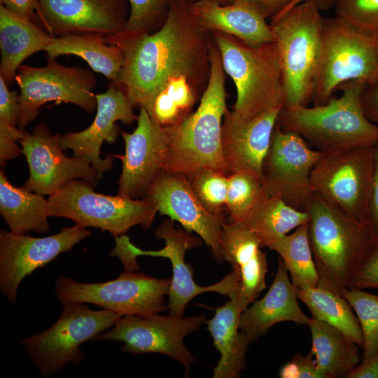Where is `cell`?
Masks as SVG:
<instances>
[{
	"instance_id": "21",
	"label": "cell",
	"mask_w": 378,
	"mask_h": 378,
	"mask_svg": "<svg viewBox=\"0 0 378 378\" xmlns=\"http://www.w3.org/2000/svg\"><path fill=\"white\" fill-rule=\"evenodd\" d=\"M95 97L97 113L92 124L80 132L62 134L60 146L63 150L69 148L74 156L88 162L102 178L113 164L111 157L100 158L102 144L116 141L119 132L117 121L130 125L136 120L137 116L126 95L112 83L106 92L96 94Z\"/></svg>"
},
{
	"instance_id": "34",
	"label": "cell",
	"mask_w": 378,
	"mask_h": 378,
	"mask_svg": "<svg viewBox=\"0 0 378 378\" xmlns=\"http://www.w3.org/2000/svg\"><path fill=\"white\" fill-rule=\"evenodd\" d=\"M198 84L188 78L169 82L153 101L148 112L152 120L165 128L180 124L190 114L196 102Z\"/></svg>"
},
{
	"instance_id": "50",
	"label": "cell",
	"mask_w": 378,
	"mask_h": 378,
	"mask_svg": "<svg viewBox=\"0 0 378 378\" xmlns=\"http://www.w3.org/2000/svg\"><path fill=\"white\" fill-rule=\"evenodd\" d=\"M192 1H194V0H192ZM217 1H220L221 4H227L232 2L234 0H217Z\"/></svg>"
},
{
	"instance_id": "27",
	"label": "cell",
	"mask_w": 378,
	"mask_h": 378,
	"mask_svg": "<svg viewBox=\"0 0 378 378\" xmlns=\"http://www.w3.org/2000/svg\"><path fill=\"white\" fill-rule=\"evenodd\" d=\"M52 37L32 20L0 4V76L8 87L22 63L34 53L44 50Z\"/></svg>"
},
{
	"instance_id": "2",
	"label": "cell",
	"mask_w": 378,
	"mask_h": 378,
	"mask_svg": "<svg viewBox=\"0 0 378 378\" xmlns=\"http://www.w3.org/2000/svg\"><path fill=\"white\" fill-rule=\"evenodd\" d=\"M318 286L339 293L349 283L378 239L370 225L313 193L305 208Z\"/></svg>"
},
{
	"instance_id": "3",
	"label": "cell",
	"mask_w": 378,
	"mask_h": 378,
	"mask_svg": "<svg viewBox=\"0 0 378 378\" xmlns=\"http://www.w3.org/2000/svg\"><path fill=\"white\" fill-rule=\"evenodd\" d=\"M209 76L196 111L180 124L167 128L169 144L164 171L188 174L209 167L229 175L221 146L226 108L225 71L215 43L209 50Z\"/></svg>"
},
{
	"instance_id": "8",
	"label": "cell",
	"mask_w": 378,
	"mask_h": 378,
	"mask_svg": "<svg viewBox=\"0 0 378 378\" xmlns=\"http://www.w3.org/2000/svg\"><path fill=\"white\" fill-rule=\"evenodd\" d=\"M155 235L164 241L162 248L145 251L134 246L126 234L115 237V245L110 254L117 256L126 271L139 270L136 258L140 255L168 258L172 266V277L168 293L169 314L183 316L188 303L198 295L216 292L229 298L237 294L239 288V278L232 270L216 284L202 286L196 284L191 267L185 261L187 250L200 246L202 241L185 229L176 227L172 219L164 220L155 229Z\"/></svg>"
},
{
	"instance_id": "32",
	"label": "cell",
	"mask_w": 378,
	"mask_h": 378,
	"mask_svg": "<svg viewBox=\"0 0 378 378\" xmlns=\"http://www.w3.org/2000/svg\"><path fill=\"white\" fill-rule=\"evenodd\" d=\"M296 293L298 300L309 308L312 318L333 326L363 348V334L358 318L340 293L319 286L296 288Z\"/></svg>"
},
{
	"instance_id": "10",
	"label": "cell",
	"mask_w": 378,
	"mask_h": 378,
	"mask_svg": "<svg viewBox=\"0 0 378 378\" xmlns=\"http://www.w3.org/2000/svg\"><path fill=\"white\" fill-rule=\"evenodd\" d=\"M378 78V40L357 33L334 18H323L321 53L312 103L328 102L343 83L368 85Z\"/></svg>"
},
{
	"instance_id": "6",
	"label": "cell",
	"mask_w": 378,
	"mask_h": 378,
	"mask_svg": "<svg viewBox=\"0 0 378 378\" xmlns=\"http://www.w3.org/2000/svg\"><path fill=\"white\" fill-rule=\"evenodd\" d=\"M270 24L276 44L284 106L312 102L321 53L323 18L310 1L277 13Z\"/></svg>"
},
{
	"instance_id": "46",
	"label": "cell",
	"mask_w": 378,
	"mask_h": 378,
	"mask_svg": "<svg viewBox=\"0 0 378 378\" xmlns=\"http://www.w3.org/2000/svg\"><path fill=\"white\" fill-rule=\"evenodd\" d=\"M0 3L10 12L32 21L38 8V0H0Z\"/></svg>"
},
{
	"instance_id": "4",
	"label": "cell",
	"mask_w": 378,
	"mask_h": 378,
	"mask_svg": "<svg viewBox=\"0 0 378 378\" xmlns=\"http://www.w3.org/2000/svg\"><path fill=\"white\" fill-rule=\"evenodd\" d=\"M367 85L360 80L348 81L339 87L340 97H332L324 104L283 107L277 123L322 152L374 146L378 143V125L366 118L361 104Z\"/></svg>"
},
{
	"instance_id": "26",
	"label": "cell",
	"mask_w": 378,
	"mask_h": 378,
	"mask_svg": "<svg viewBox=\"0 0 378 378\" xmlns=\"http://www.w3.org/2000/svg\"><path fill=\"white\" fill-rule=\"evenodd\" d=\"M223 305L214 308V317L206 321L214 344L220 354L214 368V378H238L246 369V355L251 343L239 328V320L245 307L235 296Z\"/></svg>"
},
{
	"instance_id": "23",
	"label": "cell",
	"mask_w": 378,
	"mask_h": 378,
	"mask_svg": "<svg viewBox=\"0 0 378 378\" xmlns=\"http://www.w3.org/2000/svg\"><path fill=\"white\" fill-rule=\"evenodd\" d=\"M191 8L198 23L209 32H221L251 46L274 41L267 15L248 0L223 4L217 0L192 1Z\"/></svg>"
},
{
	"instance_id": "19",
	"label": "cell",
	"mask_w": 378,
	"mask_h": 378,
	"mask_svg": "<svg viewBox=\"0 0 378 378\" xmlns=\"http://www.w3.org/2000/svg\"><path fill=\"white\" fill-rule=\"evenodd\" d=\"M132 133L120 130L125 141L118 194L136 200L146 197L152 183L164 171L169 144L168 129L155 123L141 107Z\"/></svg>"
},
{
	"instance_id": "30",
	"label": "cell",
	"mask_w": 378,
	"mask_h": 378,
	"mask_svg": "<svg viewBox=\"0 0 378 378\" xmlns=\"http://www.w3.org/2000/svg\"><path fill=\"white\" fill-rule=\"evenodd\" d=\"M99 34L64 35L52 37L44 51L56 58L60 55H77L84 59L92 70L116 83L124 62L122 49L105 42Z\"/></svg>"
},
{
	"instance_id": "45",
	"label": "cell",
	"mask_w": 378,
	"mask_h": 378,
	"mask_svg": "<svg viewBox=\"0 0 378 378\" xmlns=\"http://www.w3.org/2000/svg\"><path fill=\"white\" fill-rule=\"evenodd\" d=\"M361 104L366 118L378 125V78L366 86L361 96Z\"/></svg>"
},
{
	"instance_id": "44",
	"label": "cell",
	"mask_w": 378,
	"mask_h": 378,
	"mask_svg": "<svg viewBox=\"0 0 378 378\" xmlns=\"http://www.w3.org/2000/svg\"><path fill=\"white\" fill-rule=\"evenodd\" d=\"M368 214L370 224L378 239V143L374 146V169Z\"/></svg>"
},
{
	"instance_id": "40",
	"label": "cell",
	"mask_w": 378,
	"mask_h": 378,
	"mask_svg": "<svg viewBox=\"0 0 378 378\" xmlns=\"http://www.w3.org/2000/svg\"><path fill=\"white\" fill-rule=\"evenodd\" d=\"M279 376L281 378H324L310 352L305 356L295 354L290 362L281 368Z\"/></svg>"
},
{
	"instance_id": "13",
	"label": "cell",
	"mask_w": 378,
	"mask_h": 378,
	"mask_svg": "<svg viewBox=\"0 0 378 378\" xmlns=\"http://www.w3.org/2000/svg\"><path fill=\"white\" fill-rule=\"evenodd\" d=\"M43 67L21 65L15 80L20 89V111L18 127L24 130L47 102L74 104L87 112L97 108L93 90L97 79L93 72L80 66H65L46 55Z\"/></svg>"
},
{
	"instance_id": "48",
	"label": "cell",
	"mask_w": 378,
	"mask_h": 378,
	"mask_svg": "<svg viewBox=\"0 0 378 378\" xmlns=\"http://www.w3.org/2000/svg\"><path fill=\"white\" fill-rule=\"evenodd\" d=\"M258 6L269 17L284 9L293 0H248Z\"/></svg>"
},
{
	"instance_id": "31",
	"label": "cell",
	"mask_w": 378,
	"mask_h": 378,
	"mask_svg": "<svg viewBox=\"0 0 378 378\" xmlns=\"http://www.w3.org/2000/svg\"><path fill=\"white\" fill-rule=\"evenodd\" d=\"M307 211L299 210L286 203L278 196L261 198L239 223L259 238L262 246L267 245L309 220Z\"/></svg>"
},
{
	"instance_id": "1",
	"label": "cell",
	"mask_w": 378,
	"mask_h": 378,
	"mask_svg": "<svg viewBox=\"0 0 378 378\" xmlns=\"http://www.w3.org/2000/svg\"><path fill=\"white\" fill-rule=\"evenodd\" d=\"M192 0H172L166 20L153 33L128 31L106 36L120 47L124 62L116 83L133 107L150 111L170 81L188 78L201 83L209 76V34L195 19Z\"/></svg>"
},
{
	"instance_id": "37",
	"label": "cell",
	"mask_w": 378,
	"mask_h": 378,
	"mask_svg": "<svg viewBox=\"0 0 378 378\" xmlns=\"http://www.w3.org/2000/svg\"><path fill=\"white\" fill-rule=\"evenodd\" d=\"M186 175L203 206L210 213L227 220L228 175L209 167L200 168Z\"/></svg>"
},
{
	"instance_id": "18",
	"label": "cell",
	"mask_w": 378,
	"mask_h": 378,
	"mask_svg": "<svg viewBox=\"0 0 378 378\" xmlns=\"http://www.w3.org/2000/svg\"><path fill=\"white\" fill-rule=\"evenodd\" d=\"M128 0H38L37 16L54 37L99 34L105 37L126 29Z\"/></svg>"
},
{
	"instance_id": "22",
	"label": "cell",
	"mask_w": 378,
	"mask_h": 378,
	"mask_svg": "<svg viewBox=\"0 0 378 378\" xmlns=\"http://www.w3.org/2000/svg\"><path fill=\"white\" fill-rule=\"evenodd\" d=\"M281 109L270 111L251 120L237 118L226 110L221 146L229 174L247 173L262 181V163Z\"/></svg>"
},
{
	"instance_id": "38",
	"label": "cell",
	"mask_w": 378,
	"mask_h": 378,
	"mask_svg": "<svg viewBox=\"0 0 378 378\" xmlns=\"http://www.w3.org/2000/svg\"><path fill=\"white\" fill-rule=\"evenodd\" d=\"M333 6L340 23L378 40V0H334Z\"/></svg>"
},
{
	"instance_id": "49",
	"label": "cell",
	"mask_w": 378,
	"mask_h": 378,
	"mask_svg": "<svg viewBox=\"0 0 378 378\" xmlns=\"http://www.w3.org/2000/svg\"><path fill=\"white\" fill-rule=\"evenodd\" d=\"M307 1L314 2L317 5L320 10H326L330 8L332 6H333L334 0H293L284 9H283L278 13L285 12L290 9L293 6L302 2Z\"/></svg>"
},
{
	"instance_id": "9",
	"label": "cell",
	"mask_w": 378,
	"mask_h": 378,
	"mask_svg": "<svg viewBox=\"0 0 378 378\" xmlns=\"http://www.w3.org/2000/svg\"><path fill=\"white\" fill-rule=\"evenodd\" d=\"M122 317L104 309L92 310L83 303L64 304L54 324L21 339L20 344L40 374L50 377L69 363L78 365L85 357L80 346L114 326Z\"/></svg>"
},
{
	"instance_id": "7",
	"label": "cell",
	"mask_w": 378,
	"mask_h": 378,
	"mask_svg": "<svg viewBox=\"0 0 378 378\" xmlns=\"http://www.w3.org/2000/svg\"><path fill=\"white\" fill-rule=\"evenodd\" d=\"M84 179H72L48 197L49 216L71 219L85 227L108 231L114 237L133 226L149 228L158 212L152 201L97 193Z\"/></svg>"
},
{
	"instance_id": "17",
	"label": "cell",
	"mask_w": 378,
	"mask_h": 378,
	"mask_svg": "<svg viewBox=\"0 0 378 378\" xmlns=\"http://www.w3.org/2000/svg\"><path fill=\"white\" fill-rule=\"evenodd\" d=\"M61 135L52 134L44 123L38 125L31 133L24 131L18 142L28 163L29 176L22 187L50 196L68 181L78 178L97 186L101 178L88 162L62 153Z\"/></svg>"
},
{
	"instance_id": "39",
	"label": "cell",
	"mask_w": 378,
	"mask_h": 378,
	"mask_svg": "<svg viewBox=\"0 0 378 378\" xmlns=\"http://www.w3.org/2000/svg\"><path fill=\"white\" fill-rule=\"evenodd\" d=\"M172 0H128L126 31L153 33L164 24Z\"/></svg>"
},
{
	"instance_id": "35",
	"label": "cell",
	"mask_w": 378,
	"mask_h": 378,
	"mask_svg": "<svg viewBox=\"0 0 378 378\" xmlns=\"http://www.w3.org/2000/svg\"><path fill=\"white\" fill-rule=\"evenodd\" d=\"M351 306L359 322L363 339L362 361L378 353V295L352 286L340 292Z\"/></svg>"
},
{
	"instance_id": "28",
	"label": "cell",
	"mask_w": 378,
	"mask_h": 378,
	"mask_svg": "<svg viewBox=\"0 0 378 378\" xmlns=\"http://www.w3.org/2000/svg\"><path fill=\"white\" fill-rule=\"evenodd\" d=\"M43 196L12 185L0 170V214L12 233L48 232L49 202Z\"/></svg>"
},
{
	"instance_id": "16",
	"label": "cell",
	"mask_w": 378,
	"mask_h": 378,
	"mask_svg": "<svg viewBox=\"0 0 378 378\" xmlns=\"http://www.w3.org/2000/svg\"><path fill=\"white\" fill-rule=\"evenodd\" d=\"M90 230L80 224L63 227L59 232L47 237H34L0 231V289L12 304H16L17 293L24 278L36 270L69 251L89 237Z\"/></svg>"
},
{
	"instance_id": "29",
	"label": "cell",
	"mask_w": 378,
	"mask_h": 378,
	"mask_svg": "<svg viewBox=\"0 0 378 378\" xmlns=\"http://www.w3.org/2000/svg\"><path fill=\"white\" fill-rule=\"evenodd\" d=\"M310 353L324 378H347L360 363L359 346L333 326L311 317Z\"/></svg>"
},
{
	"instance_id": "20",
	"label": "cell",
	"mask_w": 378,
	"mask_h": 378,
	"mask_svg": "<svg viewBox=\"0 0 378 378\" xmlns=\"http://www.w3.org/2000/svg\"><path fill=\"white\" fill-rule=\"evenodd\" d=\"M161 216L195 232L211 248L218 262L223 260L220 233L226 220L210 213L194 192L186 174L163 171L152 183L146 197Z\"/></svg>"
},
{
	"instance_id": "33",
	"label": "cell",
	"mask_w": 378,
	"mask_h": 378,
	"mask_svg": "<svg viewBox=\"0 0 378 378\" xmlns=\"http://www.w3.org/2000/svg\"><path fill=\"white\" fill-rule=\"evenodd\" d=\"M307 223L267 245L281 258L296 288L318 286L319 276L310 246Z\"/></svg>"
},
{
	"instance_id": "42",
	"label": "cell",
	"mask_w": 378,
	"mask_h": 378,
	"mask_svg": "<svg viewBox=\"0 0 378 378\" xmlns=\"http://www.w3.org/2000/svg\"><path fill=\"white\" fill-rule=\"evenodd\" d=\"M24 130L13 127L3 120H0V164L5 165L8 160L20 156L22 153L17 141L23 136Z\"/></svg>"
},
{
	"instance_id": "12",
	"label": "cell",
	"mask_w": 378,
	"mask_h": 378,
	"mask_svg": "<svg viewBox=\"0 0 378 378\" xmlns=\"http://www.w3.org/2000/svg\"><path fill=\"white\" fill-rule=\"evenodd\" d=\"M374 146L325 152L311 176L313 193L356 220L368 223Z\"/></svg>"
},
{
	"instance_id": "11",
	"label": "cell",
	"mask_w": 378,
	"mask_h": 378,
	"mask_svg": "<svg viewBox=\"0 0 378 378\" xmlns=\"http://www.w3.org/2000/svg\"><path fill=\"white\" fill-rule=\"evenodd\" d=\"M171 279L125 271L118 278L100 283H80L64 276L55 281L59 301L90 303L122 316H148L164 312Z\"/></svg>"
},
{
	"instance_id": "5",
	"label": "cell",
	"mask_w": 378,
	"mask_h": 378,
	"mask_svg": "<svg viewBox=\"0 0 378 378\" xmlns=\"http://www.w3.org/2000/svg\"><path fill=\"white\" fill-rule=\"evenodd\" d=\"M211 34L220 53L224 71L236 86L232 113L248 120L281 109L284 92L275 41L251 46L221 32Z\"/></svg>"
},
{
	"instance_id": "36",
	"label": "cell",
	"mask_w": 378,
	"mask_h": 378,
	"mask_svg": "<svg viewBox=\"0 0 378 378\" xmlns=\"http://www.w3.org/2000/svg\"><path fill=\"white\" fill-rule=\"evenodd\" d=\"M267 195L262 181L257 177L243 172L229 174L227 221L241 223L257 202Z\"/></svg>"
},
{
	"instance_id": "41",
	"label": "cell",
	"mask_w": 378,
	"mask_h": 378,
	"mask_svg": "<svg viewBox=\"0 0 378 378\" xmlns=\"http://www.w3.org/2000/svg\"><path fill=\"white\" fill-rule=\"evenodd\" d=\"M349 286L378 288V241L352 277Z\"/></svg>"
},
{
	"instance_id": "24",
	"label": "cell",
	"mask_w": 378,
	"mask_h": 378,
	"mask_svg": "<svg viewBox=\"0 0 378 378\" xmlns=\"http://www.w3.org/2000/svg\"><path fill=\"white\" fill-rule=\"evenodd\" d=\"M298 300L296 288L280 258L275 277L266 294L241 312L239 330L253 342L280 322L291 321L308 326L311 318L302 311Z\"/></svg>"
},
{
	"instance_id": "14",
	"label": "cell",
	"mask_w": 378,
	"mask_h": 378,
	"mask_svg": "<svg viewBox=\"0 0 378 378\" xmlns=\"http://www.w3.org/2000/svg\"><path fill=\"white\" fill-rule=\"evenodd\" d=\"M206 322L204 315L190 317L158 314L122 316L114 326L96 336L92 341L122 342L121 350L132 354L157 353L170 357L186 369L195 358L184 344V338L197 331Z\"/></svg>"
},
{
	"instance_id": "15",
	"label": "cell",
	"mask_w": 378,
	"mask_h": 378,
	"mask_svg": "<svg viewBox=\"0 0 378 378\" xmlns=\"http://www.w3.org/2000/svg\"><path fill=\"white\" fill-rule=\"evenodd\" d=\"M324 153L276 122L262 163V183L268 196H278L290 206L305 211L313 195L312 173Z\"/></svg>"
},
{
	"instance_id": "43",
	"label": "cell",
	"mask_w": 378,
	"mask_h": 378,
	"mask_svg": "<svg viewBox=\"0 0 378 378\" xmlns=\"http://www.w3.org/2000/svg\"><path fill=\"white\" fill-rule=\"evenodd\" d=\"M4 78L0 76V120L13 127L18 125L20 111L19 93L10 91Z\"/></svg>"
},
{
	"instance_id": "47",
	"label": "cell",
	"mask_w": 378,
	"mask_h": 378,
	"mask_svg": "<svg viewBox=\"0 0 378 378\" xmlns=\"http://www.w3.org/2000/svg\"><path fill=\"white\" fill-rule=\"evenodd\" d=\"M347 378H378V353L370 360L360 363Z\"/></svg>"
},
{
	"instance_id": "25",
	"label": "cell",
	"mask_w": 378,
	"mask_h": 378,
	"mask_svg": "<svg viewBox=\"0 0 378 378\" xmlns=\"http://www.w3.org/2000/svg\"><path fill=\"white\" fill-rule=\"evenodd\" d=\"M259 238L239 223L226 221L220 233L223 260L230 264L239 278V293L248 304L253 302L266 286V254Z\"/></svg>"
}]
</instances>
